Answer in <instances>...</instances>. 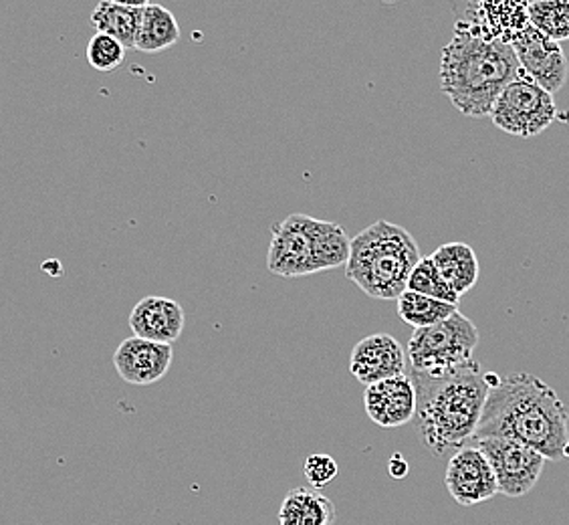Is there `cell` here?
Wrapping results in <instances>:
<instances>
[{
  "instance_id": "obj_1",
  "label": "cell",
  "mask_w": 569,
  "mask_h": 525,
  "mask_svg": "<svg viewBox=\"0 0 569 525\" xmlns=\"http://www.w3.org/2000/svg\"><path fill=\"white\" fill-rule=\"evenodd\" d=\"M513 438L548 460L569 457V413L549 384L527 373L495 376L472 443L482 438Z\"/></svg>"
},
{
  "instance_id": "obj_2",
  "label": "cell",
  "mask_w": 569,
  "mask_h": 525,
  "mask_svg": "<svg viewBox=\"0 0 569 525\" xmlns=\"http://www.w3.org/2000/svg\"><path fill=\"white\" fill-rule=\"evenodd\" d=\"M417 386V430L432 457H445L472 445L481 425L482 410L493 386L495 374H487L479 361H469L452 373H412Z\"/></svg>"
},
{
  "instance_id": "obj_3",
  "label": "cell",
  "mask_w": 569,
  "mask_h": 525,
  "mask_svg": "<svg viewBox=\"0 0 569 525\" xmlns=\"http://www.w3.org/2000/svg\"><path fill=\"white\" fill-rule=\"evenodd\" d=\"M521 76L511 44L485 39L460 24L440 56V88L467 118L491 116L497 99Z\"/></svg>"
},
{
  "instance_id": "obj_4",
  "label": "cell",
  "mask_w": 569,
  "mask_h": 525,
  "mask_svg": "<svg viewBox=\"0 0 569 525\" xmlns=\"http://www.w3.org/2000/svg\"><path fill=\"white\" fill-rule=\"evenodd\" d=\"M418 242L405 227L376 220L351 239L346 277L372 299H400L420 262Z\"/></svg>"
},
{
  "instance_id": "obj_5",
  "label": "cell",
  "mask_w": 569,
  "mask_h": 525,
  "mask_svg": "<svg viewBox=\"0 0 569 525\" xmlns=\"http://www.w3.org/2000/svg\"><path fill=\"white\" fill-rule=\"evenodd\" d=\"M479 339L477 326L460 311L432 328L415 329L408 341L410 370L430 376L459 370L472 361Z\"/></svg>"
},
{
  "instance_id": "obj_6",
  "label": "cell",
  "mask_w": 569,
  "mask_h": 525,
  "mask_svg": "<svg viewBox=\"0 0 569 525\" xmlns=\"http://www.w3.org/2000/svg\"><path fill=\"white\" fill-rule=\"evenodd\" d=\"M558 118L556 99L536 81L521 76L505 89L495 103L491 120L499 130L519 138H533Z\"/></svg>"
},
{
  "instance_id": "obj_7",
  "label": "cell",
  "mask_w": 569,
  "mask_h": 525,
  "mask_svg": "<svg viewBox=\"0 0 569 525\" xmlns=\"http://www.w3.org/2000/svg\"><path fill=\"white\" fill-rule=\"evenodd\" d=\"M472 445H477L491 463L499 493L505 497H523L531 492L548 460L541 453L513 438H482Z\"/></svg>"
},
{
  "instance_id": "obj_8",
  "label": "cell",
  "mask_w": 569,
  "mask_h": 525,
  "mask_svg": "<svg viewBox=\"0 0 569 525\" xmlns=\"http://www.w3.org/2000/svg\"><path fill=\"white\" fill-rule=\"evenodd\" d=\"M313 227L316 219L303 212L289 215L271 227L273 239L267 255V267L271 274L287 279L319 274Z\"/></svg>"
},
{
  "instance_id": "obj_9",
  "label": "cell",
  "mask_w": 569,
  "mask_h": 525,
  "mask_svg": "<svg viewBox=\"0 0 569 525\" xmlns=\"http://www.w3.org/2000/svg\"><path fill=\"white\" fill-rule=\"evenodd\" d=\"M511 47L523 76L536 81L539 88L556 96L566 86L569 67L561 44L537 31L533 24H529Z\"/></svg>"
},
{
  "instance_id": "obj_10",
  "label": "cell",
  "mask_w": 569,
  "mask_h": 525,
  "mask_svg": "<svg viewBox=\"0 0 569 525\" xmlns=\"http://www.w3.org/2000/svg\"><path fill=\"white\" fill-rule=\"evenodd\" d=\"M445 483L450 497L462 507L482 504L499 495L493 467L477 445L457 450L450 457Z\"/></svg>"
},
{
  "instance_id": "obj_11",
  "label": "cell",
  "mask_w": 569,
  "mask_h": 525,
  "mask_svg": "<svg viewBox=\"0 0 569 525\" xmlns=\"http://www.w3.org/2000/svg\"><path fill=\"white\" fill-rule=\"evenodd\" d=\"M408 351L390 334H372L351 350L350 373L366 388L406 374Z\"/></svg>"
},
{
  "instance_id": "obj_12",
  "label": "cell",
  "mask_w": 569,
  "mask_h": 525,
  "mask_svg": "<svg viewBox=\"0 0 569 525\" xmlns=\"http://www.w3.org/2000/svg\"><path fill=\"white\" fill-rule=\"evenodd\" d=\"M174 360V350L168 344L150 339H123L113 351V368L123 383L132 386H150L164 378Z\"/></svg>"
},
{
  "instance_id": "obj_13",
  "label": "cell",
  "mask_w": 569,
  "mask_h": 525,
  "mask_svg": "<svg viewBox=\"0 0 569 525\" xmlns=\"http://www.w3.org/2000/svg\"><path fill=\"white\" fill-rule=\"evenodd\" d=\"M363 406L370 420L382 428L405 427L417 418L418 394L410 374L368 386Z\"/></svg>"
},
{
  "instance_id": "obj_14",
  "label": "cell",
  "mask_w": 569,
  "mask_h": 525,
  "mask_svg": "<svg viewBox=\"0 0 569 525\" xmlns=\"http://www.w3.org/2000/svg\"><path fill=\"white\" fill-rule=\"evenodd\" d=\"M130 329L136 338L172 346L184 331V309L168 297L148 296L140 299L130 314Z\"/></svg>"
},
{
  "instance_id": "obj_15",
  "label": "cell",
  "mask_w": 569,
  "mask_h": 525,
  "mask_svg": "<svg viewBox=\"0 0 569 525\" xmlns=\"http://www.w3.org/2000/svg\"><path fill=\"white\" fill-rule=\"evenodd\" d=\"M469 11L471 17L460 19L457 24L469 29L471 33L481 34L485 39H499L509 44L531 24L527 4L517 2H481L471 4Z\"/></svg>"
},
{
  "instance_id": "obj_16",
  "label": "cell",
  "mask_w": 569,
  "mask_h": 525,
  "mask_svg": "<svg viewBox=\"0 0 569 525\" xmlns=\"http://www.w3.org/2000/svg\"><path fill=\"white\" fill-rule=\"evenodd\" d=\"M148 2H116L101 0L91 12V24L98 33L118 39L126 49H136L142 27L143 11Z\"/></svg>"
},
{
  "instance_id": "obj_17",
  "label": "cell",
  "mask_w": 569,
  "mask_h": 525,
  "mask_svg": "<svg viewBox=\"0 0 569 525\" xmlns=\"http://www.w3.org/2000/svg\"><path fill=\"white\" fill-rule=\"evenodd\" d=\"M437 265L442 279L450 285V289L462 297L469 294L472 287L479 281V259L471 245L467 242H447L440 245L437 251L430 255Z\"/></svg>"
},
{
  "instance_id": "obj_18",
  "label": "cell",
  "mask_w": 569,
  "mask_h": 525,
  "mask_svg": "<svg viewBox=\"0 0 569 525\" xmlns=\"http://www.w3.org/2000/svg\"><path fill=\"white\" fill-rule=\"evenodd\" d=\"M336 505L318 489L296 487L284 495L279 507L281 525H336Z\"/></svg>"
},
{
  "instance_id": "obj_19",
  "label": "cell",
  "mask_w": 569,
  "mask_h": 525,
  "mask_svg": "<svg viewBox=\"0 0 569 525\" xmlns=\"http://www.w3.org/2000/svg\"><path fill=\"white\" fill-rule=\"evenodd\" d=\"M178 41H180V24L176 21L174 12L168 11L162 4L148 2L143 11L136 51L162 53Z\"/></svg>"
},
{
  "instance_id": "obj_20",
  "label": "cell",
  "mask_w": 569,
  "mask_h": 525,
  "mask_svg": "<svg viewBox=\"0 0 569 525\" xmlns=\"http://www.w3.org/2000/svg\"><path fill=\"white\" fill-rule=\"evenodd\" d=\"M313 245H316V262H318L319 274L348 267L351 239L338 222L316 219Z\"/></svg>"
},
{
  "instance_id": "obj_21",
  "label": "cell",
  "mask_w": 569,
  "mask_h": 525,
  "mask_svg": "<svg viewBox=\"0 0 569 525\" xmlns=\"http://www.w3.org/2000/svg\"><path fill=\"white\" fill-rule=\"evenodd\" d=\"M457 311L459 306L455 304L420 296L415 291H405L398 299V316L415 329L432 328L440 321L452 318Z\"/></svg>"
},
{
  "instance_id": "obj_22",
  "label": "cell",
  "mask_w": 569,
  "mask_h": 525,
  "mask_svg": "<svg viewBox=\"0 0 569 525\" xmlns=\"http://www.w3.org/2000/svg\"><path fill=\"white\" fill-rule=\"evenodd\" d=\"M529 22L556 43L569 41V2L537 0L527 4Z\"/></svg>"
},
{
  "instance_id": "obj_23",
  "label": "cell",
  "mask_w": 569,
  "mask_h": 525,
  "mask_svg": "<svg viewBox=\"0 0 569 525\" xmlns=\"http://www.w3.org/2000/svg\"><path fill=\"white\" fill-rule=\"evenodd\" d=\"M408 291L432 297V299H440V301H447V304H455V306H459L460 301V297L442 279V275L438 271L432 257H422L415 267V271L408 279Z\"/></svg>"
},
{
  "instance_id": "obj_24",
  "label": "cell",
  "mask_w": 569,
  "mask_h": 525,
  "mask_svg": "<svg viewBox=\"0 0 569 525\" xmlns=\"http://www.w3.org/2000/svg\"><path fill=\"white\" fill-rule=\"evenodd\" d=\"M126 47L113 39L110 34L96 33L88 43V61L89 66L101 73H110L120 69L123 59H126Z\"/></svg>"
},
{
  "instance_id": "obj_25",
  "label": "cell",
  "mask_w": 569,
  "mask_h": 525,
  "mask_svg": "<svg viewBox=\"0 0 569 525\" xmlns=\"http://www.w3.org/2000/svg\"><path fill=\"white\" fill-rule=\"evenodd\" d=\"M303 473H306L307 482L313 489H321L338 477L340 465L331 455L313 453L303 463Z\"/></svg>"
},
{
  "instance_id": "obj_26",
  "label": "cell",
  "mask_w": 569,
  "mask_h": 525,
  "mask_svg": "<svg viewBox=\"0 0 569 525\" xmlns=\"http://www.w3.org/2000/svg\"><path fill=\"white\" fill-rule=\"evenodd\" d=\"M388 473H390L395 479H402V477L408 475V460H406L400 453H395L392 459L388 460Z\"/></svg>"
}]
</instances>
